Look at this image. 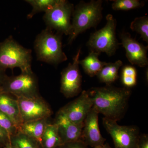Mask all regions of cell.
<instances>
[{"instance_id":"29","label":"cell","mask_w":148,"mask_h":148,"mask_svg":"<svg viewBox=\"0 0 148 148\" xmlns=\"http://www.w3.org/2000/svg\"><path fill=\"white\" fill-rule=\"evenodd\" d=\"M136 148H148V136L147 135H140Z\"/></svg>"},{"instance_id":"6","label":"cell","mask_w":148,"mask_h":148,"mask_svg":"<svg viewBox=\"0 0 148 148\" xmlns=\"http://www.w3.org/2000/svg\"><path fill=\"white\" fill-rule=\"evenodd\" d=\"M1 88V92L13 95L16 98L40 95L38 80L33 71L21 72L15 76H7Z\"/></svg>"},{"instance_id":"9","label":"cell","mask_w":148,"mask_h":148,"mask_svg":"<svg viewBox=\"0 0 148 148\" xmlns=\"http://www.w3.org/2000/svg\"><path fill=\"white\" fill-rule=\"evenodd\" d=\"M79 49L73 58L72 63L63 70L61 73L60 91L66 98L77 96L81 92L82 77L79 69Z\"/></svg>"},{"instance_id":"31","label":"cell","mask_w":148,"mask_h":148,"mask_svg":"<svg viewBox=\"0 0 148 148\" xmlns=\"http://www.w3.org/2000/svg\"><path fill=\"white\" fill-rule=\"evenodd\" d=\"M94 148H112V147L109 145L108 143H106V144H104V145H102L98 146V147Z\"/></svg>"},{"instance_id":"17","label":"cell","mask_w":148,"mask_h":148,"mask_svg":"<svg viewBox=\"0 0 148 148\" xmlns=\"http://www.w3.org/2000/svg\"><path fill=\"white\" fill-rule=\"evenodd\" d=\"M100 54L91 51L85 58L79 61V64L82 66L86 73L90 77L97 75L102 68L108 63L99 60L98 56Z\"/></svg>"},{"instance_id":"13","label":"cell","mask_w":148,"mask_h":148,"mask_svg":"<svg viewBox=\"0 0 148 148\" xmlns=\"http://www.w3.org/2000/svg\"><path fill=\"white\" fill-rule=\"evenodd\" d=\"M120 38L128 61L132 65L142 68L147 66V47L145 46L133 38L128 33H123L121 34Z\"/></svg>"},{"instance_id":"3","label":"cell","mask_w":148,"mask_h":148,"mask_svg":"<svg viewBox=\"0 0 148 148\" xmlns=\"http://www.w3.org/2000/svg\"><path fill=\"white\" fill-rule=\"evenodd\" d=\"M61 35L47 28L37 36L34 47L38 60L57 65L67 60L62 49Z\"/></svg>"},{"instance_id":"4","label":"cell","mask_w":148,"mask_h":148,"mask_svg":"<svg viewBox=\"0 0 148 148\" xmlns=\"http://www.w3.org/2000/svg\"><path fill=\"white\" fill-rule=\"evenodd\" d=\"M32 51L23 47L12 36L0 43V69L18 68L21 72H32Z\"/></svg>"},{"instance_id":"32","label":"cell","mask_w":148,"mask_h":148,"mask_svg":"<svg viewBox=\"0 0 148 148\" xmlns=\"http://www.w3.org/2000/svg\"><path fill=\"white\" fill-rule=\"evenodd\" d=\"M3 148H15L12 145L11 143H10V142L9 143H8Z\"/></svg>"},{"instance_id":"18","label":"cell","mask_w":148,"mask_h":148,"mask_svg":"<svg viewBox=\"0 0 148 148\" xmlns=\"http://www.w3.org/2000/svg\"><path fill=\"white\" fill-rule=\"evenodd\" d=\"M122 66L123 63L121 60H118L113 63H107L97 74L98 78L106 85H111L118 78L119 71Z\"/></svg>"},{"instance_id":"23","label":"cell","mask_w":148,"mask_h":148,"mask_svg":"<svg viewBox=\"0 0 148 148\" xmlns=\"http://www.w3.org/2000/svg\"><path fill=\"white\" fill-rule=\"evenodd\" d=\"M112 7L114 10H129L142 7L144 1L139 0H114Z\"/></svg>"},{"instance_id":"12","label":"cell","mask_w":148,"mask_h":148,"mask_svg":"<svg viewBox=\"0 0 148 148\" xmlns=\"http://www.w3.org/2000/svg\"><path fill=\"white\" fill-rule=\"evenodd\" d=\"M98 114V112L92 108L84 121L81 138L88 147L93 148L104 145L106 141L99 129Z\"/></svg>"},{"instance_id":"24","label":"cell","mask_w":148,"mask_h":148,"mask_svg":"<svg viewBox=\"0 0 148 148\" xmlns=\"http://www.w3.org/2000/svg\"><path fill=\"white\" fill-rule=\"evenodd\" d=\"M0 127L7 132L10 138L18 132V130L11 120L1 112H0Z\"/></svg>"},{"instance_id":"26","label":"cell","mask_w":148,"mask_h":148,"mask_svg":"<svg viewBox=\"0 0 148 148\" xmlns=\"http://www.w3.org/2000/svg\"><path fill=\"white\" fill-rule=\"evenodd\" d=\"M122 82L126 88L133 87L137 84V77L122 76Z\"/></svg>"},{"instance_id":"14","label":"cell","mask_w":148,"mask_h":148,"mask_svg":"<svg viewBox=\"0 0 148 148\" xmlns=\"http://www.w3.org/2000/svg\"><path fill=\"white\" fill-rule=\"evenodd\" d=\"M53 123L57 126L62 144L81 140L84 123L73 122L60 110L56 113Z\"/></svg>"},{"instance_id":"15","label":"cell","mask_w":148,"mask_h":148,"mask_svg":"<svg viewBox=\"0 0 148 148\" xmlns=\"http://www.w3.org/2000/svg\"><path fill=\"white\" fill-rule=\"evenodd\" d=\"M0 112L8 117L19 131L23 123L16 99L7 93L0 92Z\"/></svg>"},{"instance_id":"10","label":"cell","mask_w":148,"mask_h":148,"mask_svg":"<svg viewBox=\"0 0 148 148\" xmlns=\"http://www.w3.org/2000/svg\"><path fill=\"white\" fill-rule=\"evenodd\" d=\"M23 123L50 117L52 110L40 95L31 98H16Z\"/></svg>"},{"instance_id":"7","label":"cell","mask_w":148,"mask_h":148,"mask_svg":"<svg viewBox=\"0 0 148 148\" xmlns=\"http://www.w3.org/2000/svg\"><path fill=\"white\" fill-rule=\"evenodd\" d=\"M74 5L66 0H57L54 5L45 13L43 19L48 29L61 34L70 36L72 32L71 18Z\"/></svg>"},{"instance_id":"19","label":"cell","mask_w":148,"mask_h":148,"mask_svg":"<svg viewBox=\"0 0 148 148\" xmlns=\"http://www.w3.org/2000/svg\"><path fill=\"white\" fill-rule=\"evenodd\" d=\"M62 144L56 125L49 123L41 140L42 148H57Z\"/></svg>"},{"instance_id":"20","label":"cell","mask_w":148,"mask_h":148,"mask_svg":"<svg viewBox=\"0 0 148 148\" xmlns=\"http://www.w3.org/2000/svg\"><path fill=\"white\" fill-rule=\"evenodd\" d=\"M10 143L15 148H42L36 140L21 132L11 137Z\"/></svg>"},{"instance_id":"5","label":"cell","mask_w":148,"mask_h":148,"mask_svg":"<svg viewBox=\"0 0 148 148\" xmlns=\"http://www.w3.org/2000/svg\"><path fill=\"white\" fill-rule=\"evenodd\" d=\"M106 18L105 27L91 34L87 45L92 51L104 52L110 56L115 53L119 43L116 35V20L111 14L107 15Z\"/></svg>"},{"instance_id":"25","label":"cell","mask_w":148,"mask_h":148,"mask_svg":"<svg viewBox=\"0 0 148 148\" xmlns=\"http://www.w3.org/2000/svg\"><path fill=\"white\" fill-rule=\"evenodd\" d=\"M57 148H89L82 140L64 143Z\"/></svg>"},{"instance_id":"22","label":"cell","mask_w":148,"mask_h":148,"mask_svg":"<svg viewBox=\"0 0 148 148\" xmlns=\"http://www.w3.org/2000/svg\"><path fill=\"white\" fill-rule=\"evenodd\" d=\"M130 29L141 36V38L146 42H148V17L145 16L136 17L131 22Z\"/></svg>"},{"instance_id":"8","label":"cell","mask_w":148,"mask_h":148,"mask_svg":"<svg viewBox=\"0 0 148 148\" xmlns=\"http://www.w3.org/2000/svg\"><path fill=\"white\" fill-rule=\"evenodd\" d=\"M103 123L112 139L115 148H136L140 135L137 126L119 125L115 121L105 117Z\"/></svg>"},{"instance_id":"11","label":"cell","mask_w":148,"mask_h":148,"mask_svg":"<svg viewBox=\"0 0 148 148\" xmlns=\"http://www.w3.org/2000/svg\"><path fill=\"white\" fill-rule=\"evenodd\" d=\"M92 108V103L88 92L83 90L74 101L59 110L70 121L77 124H83L86 117Z\"/></svg>"},{"instance_id":"2","label":"cell","mask_w":148,"mask_h":148,"mask_svg":"<svg viewBox=\"0 0 148 148\" xmlns=\"http://www.w3.org/2000/svg\"><path fill=\"white\" fill-rule=\"evenodd\" d=\"M103 3L101 0H92L87 3L80 1L76 6L72 14V32L69 36V44L87 29L96 28L103 17Z\"/></svg>"},{"instance_id":"30","label":"cell","mask_w":148,"mask_h":148,"mask_svg":"<svg viewBox=\"0 0 148 148\" xmlns=\"http://www.w3.org/2000/svg\"><path fill=\"white\" fill-rule=\"evenodd\" d=\"M7 76L5 73V71L0 69V88Z\"/></svg>"},{"instance_id":"27","label":"cell","mask_w":148,"mask_h":148,"mask_svg":"<svg viewBox=\"0 0 148 148\" xmlns=\"http://www.w3.org/2000/svg\"><path fill=\"white\" fill-rule=\"evenodd\" d=\"M10 142V138L7 132L0 127V147L3 148Z\"/></svg>"},{"instance_id":"34","label":"cell","mask_w":148,"mask_h":148,"mask_svg":"<svg viewBox=\"0 0 148 148\" xmlns=\"http://www.w3.org/2000/svg\"><path fill=\"white\" fill-rule=\"evenodd\" d=\"M0 148H1L0 147Z\"/></svg>"},{"instance_id":"16","label":"cell","mask_w":148,"mask_h":148,"mask_svg":"<svg viewBox=\"0 0 148 148\" xmlns=\"http://www.w3.org/2000/svg\"><path fill=\"white\" fill-rule=\"evenodd\" d=\"M49 123L47 118L25 122L21 125L18 132L35 139L40 144L42 137Z\"/></svg>"},{"instance_id":"1","label":"cell","mask_w":148,"mask_h":148,"mask_svg":"<svg viewBox=\"0 0 148 148\" xmlns=\"http://www.w3.org/2000/svg\"><path fill=\"white\" fill-rule=\"evenodd\" d=\"M92 103V108L105 118L117 121L127 110L131 90L127 88L109 85L94 87L88 90Z\"/></svg>"},{"instance_id":"33","label":"cell","mask_w":148,"mask_h":148,"mask_svg":"<svg viewBox=\"0 0 148 148\" xmlns=\"http://www.w3.org/2000/svg\"><path fill=\"white\" fill-rule=\"evenodd\" d=\"M0 92H1V88H0Z\"/></svg>"},{"instance_id":"28","label":"cell","mask_w":148,"mask_h":148,"mask_svg":"<svg viewBox=\"0 0 148 148\" xmlns=\"http://www.w3.org/2000/svg\"><path fill=\"white\" fill-rule=\"evenodd\" d=\"M137 73L136 69L131 66H125L122 72V76L137 77Z\"/></svg>"},{"instance_id":"21","label":"cell","mask_w":148,"mask_h":148,"mask_svg":"<svg viewBox=\"0 0 148 148\" xmlns=\"http://www.w3.org/2000/svg\"><path fill=\"white\" fill-rule=\"evenodd\" d=\"M57 0H26L25 1L31 5L32 10L27 15L28 18H32L35 14L40 12H47L55 5Z\"/></svg>"}]
</instances>
